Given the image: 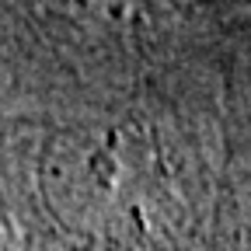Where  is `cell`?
<instances>
[{"mask_svg":"<svg viewBox=\"0 0 251 251\" xmlns=\"http://www.w3.org/2000/svg\"><path fill=\"white\" fill-rule=\"evenodd\" d=\"M4 143L35 251H213L248 216L244 140L161 108L4 126Z\"/></svg>","mask_w":251,"mask_h":251,"instance_id":"6da1fadb","label":"cell"},{"mask_svg":"<svg viewBox=\"0 0 251 251\" xmlns=\"http://www.w3.org/2000/svg\"><path fill=\"white\" fill-rule=\"evenodd\" d=\"M0 251H35L28 227H25V216H21V206H18V196H14L4 126H0Z\"/></svg>","mask_w":251,"mask_h":251,"instance_id":"7a4b0ae2","label":"cell"},{"mask_svg":"<svg viewBox=\"0 0 251 251\" xmlns=\"http://www.w3.org/2000/svg\"><path fill=\"white\" fill-rule=\"evenodd\" d=\"M213 251H248V216L234 220V224L216 237Z\"/></svg>","mask_w":251,"mask_h":251,"instance_id":"3957f363","label":"cell"}]
</instances>
